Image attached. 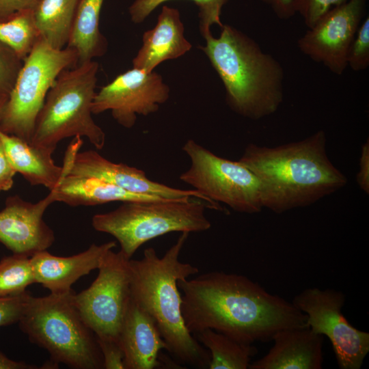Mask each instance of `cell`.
<instances>
[{
	"label": "cell",
	"instance_id": "obj_1",
	"mask_svg": "<svg viewBox=\"0 0 369 369\" xmlns=\"http://www.w3.org/2000/svg\"><path fill=\"white\" fill-rule=\"evenodd\" d=\"M181 312L189 331L210 329L239 342H269L279 330L309 327L307 315L236 273L213 271L179 279Z\"/></svg>",
	"mask_w": 369,
	"mask_h": 369
},
{
	"label": "cell",
	"instance_id": "obj_2",
	"mask_svg": "<svg viewBox=\"0 0 369 369\" xmlns=\"http://www.w3.org/2000/svg\"><path fill=\"white\" fill-rule=\"evenodd\" d=\"M323 130L275 147L248 144L238 161L258 180L263 208L280 214L310 206L341 189L346 176L326 152Z\"/></svg>",
	"mask_w": 369,
	"mask_h": 369
},
{
	"label": "cell",
	"instance_id": "obj_3",
	"mask_svg": "<svg viewBox=\"0 0 369 369\" xmlns=\"http://www.w3.org/2000/svg\"><path fill=\"white\" fill-rule=\"evenodd\" d=\"M189 234L181 232L162 257L148 247L141 260H128L131 297L154 320L167 351L178 361L208 368L210 353L187 329L181 312L177 282L199 272L196 266L179 260Z\"/></svg>",
	"mask_w": 369,
	"mask_h": 369
},
{
	"label": "cell",
	"instance_id": "obj_4",
	"mask_svg": "<svg viewBox=\"0 0 369 369\" xmlns=\"http://www.w3.org/2000/svg\"><path fill=\"white\" fill-rule=\"evenodd\" d=\"M200 49L207 56L226 90V100L236 113L258 120L275 113L284 100V70L271 54L251 38L230 25L219 37L210 31Z\"/></svg>",
	"mask_w": 369,
	"mask_h": 369
},
{
	"label": "cell",
	"instance_id": "obj_5",
	"mask_svg": "<svg viewBox=\"0 0 369 369\" xmlns=\"http://www.w3.org/2000/svg\"><path fill=\"white\" fill-rule=\"evenodd\" d=\"M74 291L31 295L18 323L33 344L45 349L51 361L46 366L64 364L74 369L104 368L96 336L74 302Z\"/></svg>",
	"mask_w": 369,
	"mask_h": 369
},
{
	"label": "cell",
	"instance_id": "obj_6",
	"mask_svg": "<svg viewBox=\"0 0 369 369\" xmlns=\"http://www.w3.org/2000/svg\"><path fill=\"white\" fill-rule=\"evenodd\" d=\"M98 66L92 59L59 74L46 94L29 144L54 152L65 138L85 137L97 150L103 148L105 133L92 116Z\"/></svg>",
	"mask_w": 369,
	"mask_h": 369
},
{
	"label": "cell",
	"instance_id": "obj_7",
	"mask_svg": "<svg viewBox=\"0 0 369 369\" xmlns=\"http://www.w3.org/2000/svg\"><path fill=\"white\" fill-rule=\"evenodd\" d=\"M194 197L123 202L111 211L93 216L95 230L113 236L122 253L131 259L145 243L172 232H199L211 223L205 215L208 204ZM212 208V207H211Z\"/></svg>",
	"mask_w": 369,
	"mask_h": 369
},
{
	"label": "cell",
	"instance_id": "obj_8",
	"mask_svg": "<svg viewBox=\"0 0 369 369\" xmlns=\"http://www.w3.org/2000/svg\"><path fill=\"white\" fill-rule=\"evenodd\" d=\"M76 51L39 38L24 59L0 114V131L29 143L46 94L59 74L77 63Z\"/></svg>",
	"mask_w": 369,
	"mask_h": 369
},
{
	"label": "cell",
	"instance_id": "obj_9",
	"mask_svg": "<svg viewBox=\"0 0 369 369\" xmlns=\"http://www.w3.org/2000/svg\"><path fill=\"white\" fill-rule=\"evenodd\" d=\"M182 150L191 165L179 179L206 197L215 210H222L219 202L242 213L263 208L258 179L238 161L220 157L193 139L187 141Z\"/></svg>",
	"mask_w": 369,
	"mask_h": 369
},
{
	"label": "cell",
	"instance_id": "obj_10",
	"mask_svg": "<svg viewBox=\"0 0 369 369\" xmlns=\"http://www.w3.org/2000/svg\"><path fill=\"white\" fill-rule=\"evenodd\" d=\"M128 260L121 251H109L94 281L74 294L77 308L97 340L120 343V331L131 301Z\"/></svg>",
	"mask_w": 369,
	"mask_h": 369
},
{
	"label": "cell",
	"instance_id": "obj_11",
	"mask_svg": "<svg viewBox=\"0 0 369 369\" xmlns=\"http://www.w3.org/2000/svg\"><path fill=\"white\" fill-rule=\"evenodd\" d=\"M345 295L332 288H308L292 303L307 315L310 329L330 340L341 369H359L369 352V333L353 327L342 313Z\"/></svg>",
	"mask_w": 369,
	"mask_h": 369
},
{
	"label": "cell",
	"instance_id": "obj_12",
	"mask_svg": "<svg viewBox=\"0 0 369 369\" xmlns=\"http://www.w3.org/2000/svg\"><path fill=\"white\" fill-rule=\"evenodd\" d=\"M170 96V88L156 72L133 68L118 76L96 92L93 114L110 111L122 126L131 128L138 115L156 112Z\"/></svg>",
	"mask_w": 369,
	"mask_h": 369
},
{
	"label": "cell",
	"instance_id": "obj_13",
	"mask_svg": "<svg viewBox=\"0 0 369 369\" xmlns=\"http://www.w3.org/2000/svg\"><path fill=\"white\" fill-rule=\"evenodd\" d=\"M368 0H349L324 14L297 41L300 51L341 75L347 55L366 14Z\"/></svg>",
	"mask_w": 369,
	"mask_h": 369
},
{
	"label": "cell",
	"instance_id": "obj_14",
	"mask_svg": "<svg viewBox=\"0 0 369 369\" xmlns=\"http://www.w3.org/2000/svg\"><path fill=\"white\" fill-rule=\"evenodd\" d=\"M81 145V137H75L68 148L64 164L68 174L98 178L139 194L170 200L193 197L206 202L215 209L206 197L194 189H176L152 181L141 169L111 162L95 150L80 152Z\"/></svg>",
	"mask_w": 369,
	"mask_h": 369
},
{
	"label": "cell",
	"instance_id": "obj_15",
	"mask_svg": "<svg viewBox=\"0 0 369 369\" xmlns=\"http://www.w3.org/2000/svg\"><path fill=\"white\" fill-rule=\"evenodd\" d=\"M53 202L50 193L36 203L17 195L8 197L0 211V243L14 254L28 257L47 250L55 241V234L43 215Z\"/></svg>",
	"mask_w": 369,
	"mask_h": 369
},
{
	"label": "cell",
	"instance_id": "obj_16",
	"mask_svg": "<svg viewBox=\"0 0 369 369\" xmlns=\"http://www.w3.org/2000/svg\"><path fill=\"white\" fill-rule=\"evenodd\" d=\"M116 246L115 241L92 244L86 250L71 256H57L47 250L30 257L35 282L51 293L72 290V285L82 276L98 269L107 253Z\"/></svg>",
	"mask_w": 369,
	"mask_h": 369
},
{
	"label": "cell",
	"instance_id": "obj_17",
	"mask_svg": "<svg viewBox=\"0 0 369 369\" xmlns=\"http://www.w3.org/2000/svg\"><path fill=\"white\" fill-rule=\"evenodd\" d=\"M273 346L250 369H321L323 336L310 327L288 328L273 337Z\"/></svg>",
	"mask_w": 369,
	"mask_h": 369
},
{
	"label": "cell",
	"instance_id": "obj_18",
	"mask_svg": "<svg viewBox=\"0 0 369 369\" xmlns=\"http://www.w3.org/2000/svg\"><path fill=\"white\" fill-rule=\"evenodd\" d=\"M124 369L159 368L162 349L167 350L154 320L131 297L120 331Z\"/></svg>",
	"mask_w": 369,
	"mask_h": 369
},
{
	"label": "cell",
	"instance_id": "obj_19",
	"mask_svg": "<svg viewBox=\"0 0 369 369\" xmlns=\"http://www.w3.org/2000/svg\"><path fill=\"white\" fill-rule=\"evenodd\" d=\"M191 48L184 36L179 10L164 5L155 26L144 33L142 45L133 59V66L151 72L162 62L180 57Z\"/></svg>",
	"mask_w": 369,
	"mask_h": 369
},
{
	"label": "cell",
	"instance_id": "obj_20",
	"mask_svg": "<svg viewBox=\"0 0 369 369\" xmlns=\"http://www.w3.org/2000/svg\"><path fill=\"white\" fill-rule=\"evenodd\" d=\"M59 184L49 193L54 202L71 206H95L113 202L159 201L165 199L154 195L133 193L98 178L67 172Z\"/></svg>",
	"mask_w": 369,
	"mask_h": 369
},
{
	"label": "cell",
	"instance_id": "obj_21",
	"mask_svg": "<svg viewBox=\"0 0 369 369\" xmlns=\"http://www.w3.org/2000/svg\"><path fill=\"white\" fill-rule=\"evenodd\" d=\"M0 141L12 168L31 185H42L51 191L59 184L65 168L55 163L52 159L53 152L1 131Z\"/></svg>",
	"mask_w": 369,
	"mask_h": 369
},
{
	"label": "cell",
	"instance_id": "obj_22",
	"mask_svg": "<svg viewBox=\"0 0 369 369\" xmlns=\"http://www.w3.org/2000/svg\"><path fill=\"white\" fill-rule=\"evenodd\" d=\"M104 0H79L67 46L77 55V64L102 56L107 41L99 29Z\"/></svg>",
	"mask_w": 369,
	"mask_h": 369
},
{
	"label": "cell",
	"instance_id": "obj_23",
	"mask_svg": "<svg viewBox=\"0 0 369 369\" xmlns=\"http://www.w3.org/2000/svg\"><path fill=\"white\" fill-rule=\"evenodd\" d=\"M79 0H38L32 15L40 38L51 47L67 45Z\"/></svg>",
	"mask_w": 369,
	"mask_h": 369
},
{
	"label": "cell",
	"instance_id": "obj_24",
	"mask_svg": "<svg viewBox=\"0 0 369 369\" xmlns=\"http://www.w3.org/2000/svg\"><path fill=\"white\" fill-rule=\"evenodd\" d=\"M197 339L209 351V369H247L258 349L210 329L196 333Z\"/></svg>",
	"mask_w": 369,
	"mask_h": 369
},
{
	"label": "cell",
	"instance_id": "obj_25",
	"mask_svg": "<svg viewBox=\"0 0 369 369\" xmlns=\"http://www.w3.org/2000/svg\"><path fill=\"white\" fill-rule=\"evenodd\" d=\"M39 38L32 10L0 22V43L11 49L23 61L30 53Z\"/></svg>",
	"mask_w": 369,
	"mask_h": 369
},
{
	"label": "cell",
	"instance_id": "obj_26",
	"mask_svg": "<svg viewBox=\"0 0 369 369\" xmlns=\"http://www.w3.org/2000/svg\"><path fill=\"white\" fill-rule=\"evenodd\" d=\"M170 0H135L128 8L132 22L139 24L160 5ZM195 3L199 10L200 29L201 33L210 31V27L223 25L220 16L223 5L228 0H190Z\"/></svg>",
	"mask_w": 369,
	"mask_h": 369
},
{
	"label": "cell",
	"instance_id": "obj_27",
	"mask_svg": "<svg viewBox=\"0 0 369 369\" xmlns=\"http://www.w3.org/2000/svg\"><path fill=\"white\" fill-rule=\"evenodd\" d=\"M34 283L30 257L13 254L0 260V297L23 292Z\"/></svg>",
	"mask_w": 369,
	"mask_h": 369
},
{
	"label": "cell",
	"instance_id": "obj_28",
	"mask_svg": "<svg viewBox=\"0 0 369 369\" xmlns=\"http://www.w3.org/2000/svg\"><path fill=\"white\" fill-rule=\"evenodd\" d=\"M347 66L353 71H362L369 66V16L362 20L349 47Z\"/></svg>",
	"mask_w": 369,
	"mask_h": 369
},
{
	"label": "cell",
	"instance_id": "obj_29",
	"mask_svg": "<svg viewBox=\"0 0 369 369\" xmlns=\"http://www.w3.org/2000/svg\"><path fill=\"white\" fill-rule=\"evenodd\" d=\"M23 63L11 49L0 43V99L8 98Z\"/></svg>",
	"mask_w": 369,
	"mask_h": 369
},
{
	"label": "cell",
	"instance_id": "obj_30",
	"mask_svg": "<svg viewBox=\"0 0 369 369\" xmlns=\"http://www.w3.org/2000/svg\"><path fill=\"white\" fill-rule=\"evenodd\" d=\"M349 0H293V8L310 29L328 11Z\"/></svg>",
	"mask_w": 369,
	"mask_h": 369
},
{
	"label": "cell",
	"instance_id": "obj_31",
	"mask_svg": "<svg viewBox=\"0 0 369 369\" xmlns=\"http://www.w3.org/2000/svg\"><path fill=\"white\" fill-rule=\"evenodd\" d=\"M31 294L27 290L0 297V327L18 323L23 316Z\"/></svg>",
	"mask_w": 369,
	"mask_h": 369
},
{
	"label": "cell",
	"instance_id": "obj_32",
	"mask_svg": "<svg viewBox=\"0 0 369 369\" xmlns=\"http://www.w3.org/2000/svg\"><path fill=\"white\" fill-rule=\"evenodd\" d=\"M103 357L105 369H124V353L120 343L111 340H97Z\"/></svg>",
	"mask_w": 369,
	"mask_h": 369
},
{
	"label": "cell",
	"instance_id": "obj_33",
	"mask_svg": "<svg viewBox=\"0 0 369 369\" xmlns=\"http://www.w3.org/2000/svg\"><path fill=\"white\" fill-rule=\"evenodd\" d=\"M38 0H0V22L14 18L20 13L32 10Z\"/></svg>",
	"mask_w": 369,
	"mask_h": 369
},
{
	"label": "cell",
	"instance_id": "obj_34",
	"mask_svg": "<svg viewBox=\"0 0 369 369\" xmlns=\"http://www.w3.org/2000/svg\"><path fill=\"white\" fill-rule=\"evenodd\" d=\"M359 172L356 181L360 189L367 195L369 193V140L362 145L359 161Z\"/></svg>",
	"mask_w": 369,
	"mask_h": 369
},
{
	"label": "cell",
	"instance_id": "obj_35",
	"mask_svg": "<svg viewBox=\"0 0 369 369\" xmlns=\"http://www.w3.org/2000/svg\"><path fill=\"white\" fill-rule=\"evenodd\" d=\"M16 173L10 165L0 141V192L8 191L12 188Z\"/></svg>",
	"mask_w": 369,
	"mask_h": 369
},
{
	"label": "cell",
	"instance_id": "obj_36",
	"mask_svg": "<svg viewBox=\"0 0 369 369\" xmlns=\"http://www.w3.org/2000/svg\"><path fill=\"white\" fill-rule=\"evenodd\" d=\"M269 5L275 16L281 20H288L295 14L293 0H260Z\"/></svg>",
	"mask_w": 369,
	"mask_h": 369
},
{
	"label": "cell",
	"instance_id": "obj_37",
	"mask_svg": "<svg viewBox=\"0 0 369 369\" xmlns=\"http://www.w3.org/2000/svg\"><path fill=\"white\" fill-rule=\"evenodd\" d=\"M35 365L28 364L24 361H18L8 358L0 352V369H36Z\"/></svg>",
	"mask_w": 369,
	"mask_h": 369
},
{
	"label": "cell",
	"instance_id": "obj_38",
	"mask_svg": "<svg viewBox=\"0 0 369 369\" xmlns=\"http://www.w3.org/2000/svg\"><path fill=\"white\" fill-rule=\"evenodd\" d=\"M8 98H1L0 99V114H1V110L7 100Z\"/></svg>",
	"mask_w": 369,
	"mask_h": 369
}]
</instances>
